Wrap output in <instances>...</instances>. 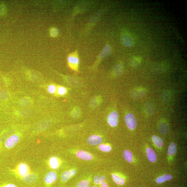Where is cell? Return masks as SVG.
Listing matches in <instances>:
<instances>
[{
  "label": "cell",
  "mask_w": 187,
  "mask_h": 187,
  "mask_svg": "<svg viewBox=\"0 0 187 187\" xmlns=\"http://www.w3.org/2000/svg\"><path fill=\"white\" fill-rule=\"evenodd\" d=\"M27 166L25 164H21L20 165L19 167V171L20 174L21 175L24 176L25 175L27 172Z\"/></svg>",
  "instance_id": "603a6c76"
},
{
  "label": "cell",
  "mask_w": 187,
  "mask_h": 187,
  "mask_svg": "<svg viewBox=\"0 0 187 187\" xmlns=\"http://www.w3.org/2000/svg\"><path fill=\"white\" fill-rule=\"evenodd\" d=\"M91 187H98L96 186H92Z\"/></svg>",
  "instance_id": "d590c367"
},
{
  "label": "cell",
  "mask_w": 187,
  "mask_h": 187,
  "mask_svg": "<svg viewBox=\"0 0 187 187\" xmlns=\"http://www.w3.org/2000/svg\"><path fill=\"white\" fill-rule=\"evenodd\" d=\"M19 140V138L17 135H13L9 137L6 140L5 145L8 148H11L13 147L18 143Z\"/></svg>",
  "instance_id": "277c9868"
},
{
  "label": "cell",
  "mask_w": 187,
  "mask_h": 187,
  "mask_svg": "<svg viewBox=\"0 0 187 187\" xmlns=\"http://www.w3.org/2000/svg\"><path fill=\"white\" fill-rule=\"evenodd\" d=\"M87 142L91 146H96L100 145L102 142V138L97 135H93L89 137Z\"/></svg>",
  "instance_id": "5b68a950"
},
{
  "label": "cell",
  "mask_w": 187,
  "mask_h": 187,
  "mask_svg": "<svg viewBox=\"0 0 187 187\" xmlns=\"http://www.w3.org/2000/svg\"><path fill=\"white\" fill-rule=\"evenodd\" d=\"M159 131L162 134H165L167 133L168 127L167 125L164 123H162L159 125Z\"/></svg>",
  "instance_id": "7402d4cb"
},
{
  "label": "cell",
  "mask_w": 187,
  "mask_h": 187,
  "mask_svg": "<svg viewBox=\"0 0 187 187\" xmlns=\"http://www.w3.org/2000/svg\"><path fill=\"white\" fill-rule=\"evenodd\" d=\"M49 125V121H43L39 122L37 125L36 129L38 130H42L45 129Z\"/></svg>",
  "instance_id": "d6986e66"
},
{
  "label": "cell",
  "mask_w": 187,
  "mask_h": 187,
  "mask_svg": "<svg viewBox=\"0 0 187 187\" xmlns=\"http://www.w3.org/2000/svg\"><path fill=\"white\" fill-rule=\"evenodd\" d=\"M18 113L21 116H26L31 115L32 111L28 109H21L18 111Z\"/></svg>",
  "instance_id": "d4e9b609"
},
{
  "label": "cell",
  "mask_w": 187,
  "mask_h": 187,
  "mask_svg": "<svg viewBox=\"0 0 187 187\" xmlns=\"http://www.w3.org/2000/svg\"><path fill=\"white\" fill-rule=\"evenodd\" d=\"M68 61L69 65L72 68H77L79 62L77 52L76 51L70 54L68 57Z\"/></svg>",
  "instance_id": "7a4b0ae2"
},
{
  "label": "cell",
  "mask_w": 187,
  "mask_h": 187,
  "mask_svg": "<svg viewBox=\"0 0 187 187\" xmlns=\"http://www.w3.org/2000/svg\"><path fill=\"white\" fill-rule=\"evenodd\" d=\"M121 42L123 44L128 47H130L133 45V39L128 35L123 36L121 38Z\"/></svg>",
  "instance_id": "30bf717a"
},
{
  "label": "cell",
  "mask_w": 187,
  "mask_h": 187,
  "mask_svg": "<svg viewBox=\"0 0 187 187\" xmlns=\"http://www.w3.org/2000/svg\"><path fill=\"white\" fill-rule=\"evenodd\" d=\"M50 32V35L53 37H56L58 35V30L55 27L51 29Z\"/></svg>",
  "instance_id": "4dcf8cb0"
},
{
  "label": "cell",
  "mask_w": 187,
  "mask_h": 187,
  "mask_svg": "<svg viewBox=\"0 0 187 187\" xmlns=\"http://www.w3.org/2000/svg\"><path fill=\"white\" fill-rule=\"evenodd\" d=\"M3 8L2 7V6L0 4V15L2 14L3 11Z\"/></svg>",
  "instance_id": "e575fe53"
},
{
  "label": "cell",
  "mask_w": 187,
  "mask_h": 187,
  "mask_svg": "<svg viewBox=\"0 0 187 187\" xmlns=\"http://www.w3.org/2000/svg\"><path fill=\"white\" fill-rule=\"evenodd\" d=\"M176 151L177 147L175 144L174 143H171L168 147V155L170 156L174 155L176 154Z\"/></svg>",
  "instance_id": "ac0fdd59"
},
{
  "label": "cell",
  "mask_w": 187,
  "mask_h": 187,
  "mask_svg": "<svg viewBox=\"0 0 187 187\" xmlns=\"http://www.w3.org/2000/svg\"><path fill=\"white\" fill-rule=\"evenodd\" d=\"M9 95L6 91L0 89V100L5 101L8 99Z\"/></svg>",
  "instance_id": "4316f807"
},
{
  "label": "cell",
  "mask_w": 187,
  "mask_h": 187,
  "mask_svg": "<svg viewBox=\"0 0 187 187\" xmlns=\"http://www.w3.org/2000/svg\"><path fill=\"white\" fill-rule=\"evenodd\" d=\"M50 164L53 169H56L59 166V162L56 157H52L50 160Z\"/></svg>",
  "instance_id": "ffe728a7"
},
{
  "label": "cell",
  "mask_w": 187,
  "mask_h": 187,
  "mask_svg": "<svg viewBox=\"0 0 187 187\" xmlns=\"http://www.w3.org/2000/svg\"><path fill=\"white\" fill-rule=\"evenodd\" d=\"M76 173V171L75 169L65 171L63 173L61 176V180L63 182H66L74 176Z\"/></svg>",
  "instance_id": "52a82bcc"
},
{
  "label": "cell",
  "mask_w": 187,
  "mask_h": 187,
  "mask_svg": "<svg viewBox=\"0 0 187 187\" xmlns=\"http://www.w3.org/2000/svg\"><path fill=\"white\" fill-rule=\"evenodd\" d=\"M124 157L125 159L129 162H132L133 161V155L132 153L128 150H125L123 152Z\"/></svg>",
  "instance_id": "e0dca14e"
},
{
  "label": "cell",
  "mask_w": 187,
  "mask_h": 187,
  "mask_svg": "<svg viewBox=\"0 0 187 187\" xmlns=\"http://www.w3.org/2000/svg\"><path fill=\"white\" fill-rule=\"evenodd\" d=\"M94 183L97 185H100V177L98 175L95 176L94 178Z\"/></svg>",
  "instance_id": "d6a6232c"
},
{
  "label": "cell",
  "mask_w": 187,
  "mask_h": 187,
  "mask_svg": "<svg viewBox=\"0 0 187 187\" xmlns=\"http://www.w3.org/2000/svg\"><path fill=\"white\" fill-rule=\"evenodd\" d=\"M99 149L104 152H109L112 149L111 146L105 144H101L99 147Z\"/></svg>",
  "instance_id": "44dd1931"
},
{
  "label": "cell",
  "mask_w": 187,
  "mask_h": 187,
  "mask_svg": "<svg viewBox=\"0 0 187 187\" xmlns=\"http://www.w3.org/2000/svg\"><path fill=\"white\" fill-rule=\"evenodd\" d=\"M66 91V89L63 87H59L58 89V93L60 96H63L65 94Z\"/></svg>",
  "instance_id": "f546056e"
},
{
  "label": "cell",
  "mask_w": 187,
  "mask_h": 187,
  "mask_svg": "<svg viewBox=\"0 0 187 187\" xmlns=\"http://www.w3.org/2000/svg\"><path fill=\"white\" fill-rule=\"evenodd\" d=\"M123 67L120 63H118L116 65L115 68V72L117 75H120L122 72Z\"/></svg>",
  "instance_id": "484cf974"
},
{
  "label": "cell",
  "mask_w": 187,
  "mask_h": 187,
  "mask_svg": "<svg viewBox=\"0 0 187 187\" xmlns=\"http://www.w3.org/2000/svg\"><path fill=\"white\" fill-rule=\"evenodd\" d=\"M57 179V175L56 173L53 171H50L45 176L44 181L45 183L48 185H51Z\"/></svg>",
  "instance_id": "ba28073f"
},
{
  "label": "cell",
  "mask_w": 187,
  "mask_h": 187,
  "mask_svg": "<svg viewBox=\"0 0 187 187\" xmlns=\"http://www.w3.org/2000/svg\"><path fill=\"white\" fill-rule=\"evenodd\" d=\"M111 47L109 45L107 44L105 45L99 55V58L100 59H102L108 56L111 53Z\"/></svg>",
  "instance_id": "4fadbf2b"
},
{
  "label": "cell",
  "mask_w": 187,
  "mask_h": 187,
  "mask_svg": "<svg viewBox=\"0 0 187 187\" xmlns=\"http://www.w3.org/2000/svg\"><path fill=\"white\" fill-rule=\"evenodd\" d=\"M132 62L133 65V66H136L139 65V58H133L132 60Z\"/></svg>",
  "instance_id": "1f68e13d"
},
{
  "label": "cell",
  "mask_w": 187,
  "mask_h": 187,
  "mask_svg": "<svg viewBox=\"0 0 187 187\" xmlns=\"http://www.w3.org/2000/svg\"><path fill=\"white\" fill-rule=\"evenodd\" d=\"M18 105L22 108H26L29 107L31 104V101L29 98L24 97L21 98L18 102Z\"/></svg>",
  "instance_id": "5bb4252c"
},
{
  "label": "cell",
  "mask_w": 187,
  "mask_h": 187,
  "mask_svg": "<svg viewBox=\"0 0 187 187\" xmlns=\"http://www.w3.org/2000/svg\"><path fill=\"white\" fill-rule=\"evenodd\" d=\"M107 121L110 126L115 127L117 125L118 121V115L117 112L114 111L109 115Z\"/></svg>",
  "instance_id": "3957f363"
},
{
  "label": "cell",
  "mask_w": 187,
  "mask_h": 187,
  "mask_svg": "<svg viewBox=\"0 0 187 187\" xmlns=\"http://www.w3.org/2000/svg\"><path fill=\"white\" fill-rule=\"evenodd\" d=\"M47 90L49 93L51 94H54L56 92V87L54 85H50L48 86Z\"/></svg>",
  "instance_id": "f1b7e54d"
},
{
  "label": "cell",
  "mask_w": 187,
  "mask_h": 187,
  "mask_svg": "<svg viewBox=\"0 0 187 187\" xmlns=\"http://www.w3.org/2000/svg\"><path fill=\"white\" fill-rule=\"evenodd\" d=\"M37 179V176L35 174H26L23 176L22 179L24 181L29 183H31L35 182Z\"/></svg>",
  "instance_id": "7c38bea8"
},
{
  "label": "cell",
  "mask_w": 187,
  "mask_h": 187,
  "mask_svg": "<svg viewBox=\"0 0 187 187\" xmlns=\"http://www.w3.org/2000/svg\"><path fill=\"white\" fill-rule=\"evenodd\" d=\"M125 120L128 127L131 130H133L137 126V121L134 115L129 113L125 116Z\"/></svg>",
  "instance_id": "6da1fadb"
},
{
  "label": "cell",
  "mask_w": 187,
  "mask_h": 187,
  "mask_svg": "<svg viewBox=\"0 0 187 187\" xmlns=\"http://www.w3.org/2000/svg\"><path fill=\"white\" fill-rule=\"evenodd\" d=\"M76 156L82 160L89 161L93 159V156L90 153L84 151H79L76 153Z\"/></svg>",
  "instance_id": "8992f818"
},
{
  "label": "cell",
  "mask_w": 187,
  "mask_h": 187,
  "mask_svg": "<svg viewBox=\"0 0 187 187\" xmlns=\"http://www.w3.org/2000/svg\"><path fill=\"white\" fill-rule=\"evenodd\" d=\"M90 184V181L88 180H81L77 185V187H89Z\"/></svg>",
  "instance_id": "cb8c5ba5"
},
{
  "label": "cell",
  "mask_w": 187,
  "mask_h": 187,
  "mask_svg": "<svg viewBox=\"0 0 187 187\" xmlns=\"http://www.w3.org/2000/svg\"><path fill=\"white\" fill-rule=\"evenodd\" d=\"M112 178L114 182L118 185H124L125 182V180L124 177L115 173L112 174Z\"/></svg>",
  "instance_id": "8fae6325"
},
{
  "label": "cell",
  "mask_w": 187,
  "mask_h": 187,
  "mask_svg": "<svg viewBox=\"0 0 187 187\" xmlns=\"http://www.w3.org/2000/svg\"><path fill=\"white\" fill-rule=\"evenodd\" d=\"M1 187H16V186L12 184H7V185H3Z\"/></svg>",
  "instance_id": "836d02e7"
},
{
  "label": "cell",
  "mask_w": 187,
  "mask_h": 187,
  "mask_svg": "<svg viewBox=\"0 0 187 187\" xmlns=\"http://www.w3.org/2000/svg\"><path fill=\"white\" fill-rule=\"evenodd\" d=\"M100 185L101 187H108L105 182L106 178L104 175H101L100 177Z\"/></svg>",
  "instance_id": "83f0119b"
},
{
  "label": "cell",
  "mask_w": 187,
  "mask_h": 187,
  "mask_svg": "<svg viewBox=\"0 0 187 187\" xmlns=\"http://www.w3.org/2000/svg\"><path fill=\"white\" fill-rule=\"evenodd\" d=\"M172 178V176L170 174H165L157 178L156 182L158 184L163 183L167 181L171 180Z\"/></svg>",
  "instance_id": "9a60e30c"
},
{
  "label": "cell",
  "mask_w": 187,
  "mask_h": 187,
  "mask_svg": "<svg viewBox=\"0 0 187 187\" xmlns=\"http://www.w3.org/2000/svg\"><path fill=\"white\" fill-rule=\"evenodd\" d=\"M147 157L149 161L152 162H154L157 161V156L156 153L152 148L148 147L146 149Z\"/></svg>",
  "instance_id": "9c48e42d"
},
{
  "label": "cell",
  "mask_w": 187,
  "mask_h": 187,
  "mask_svg": "<svg viewBox=\"0 0 187 187\" xmlns=\"http://www.w3.org/2000/svg\"><path fill=\"white\" fill-rule=\"evenodd\" d=\"M152 139L155 145L158 147L161 148L163 146V141L160 137L156 135H153L152 136Z\"/></svg>",
  "instance_id": "2e32d148"
}]
</instances>
